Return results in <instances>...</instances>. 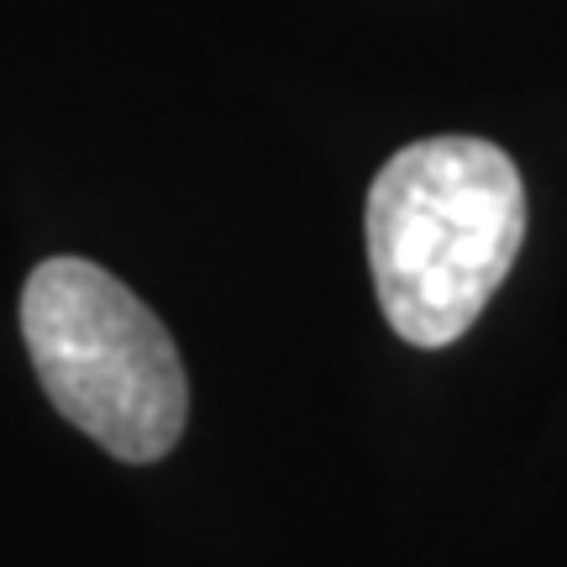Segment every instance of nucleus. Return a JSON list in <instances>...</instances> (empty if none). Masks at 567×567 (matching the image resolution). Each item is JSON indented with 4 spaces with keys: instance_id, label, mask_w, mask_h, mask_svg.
I'll return each instance as SVG.
<instances>
[{
    "instance_id": "f257e3e1",
    "label": "nucleus",
    "mask_w": 567,
    "mask_h": 567,
    "mask_svg": "<svg viewBox=\"0 0 567 567\" xmlns=\"http://www.w3.org/2000/svg\"><path fill=\"white\" fill-rule=\"evenodd\" d=\"M368 268L410 347H452L484 316L526 243V184L484 137L400 147L368 189Z\"/></svg>"
},
{
    "instance_id": "f03ea898",
    "label": "nucleus",
    "mask_w": 567,
    "mask_h": 567,
    "mask_svg": "<svg viewBox=\"0 0 567 567\" xmlns=\"http://www.w3.org/2000/svg\"><path fill=\"white\" fill-rule=\"evenodd\" d=\"M21 337L48 400L122 463H158L184 436L189 379L163 321L90 258H48L21 289Z\"/></svg>"
}]
</instances>
